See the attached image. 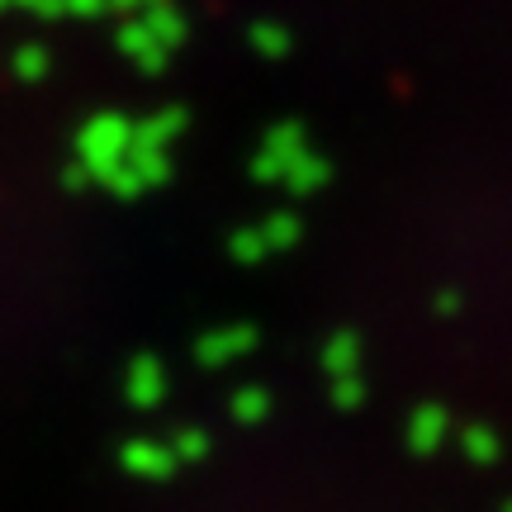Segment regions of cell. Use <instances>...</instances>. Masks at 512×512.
Segmentation results:
<instances>
[{
	"mask_svg": "<svg viewBox=\"0 0 512 512\" xmlns=\"http://www.w3.org/2000/svg\"><path fill=\"white\" fill-rule=\"evenodd\" d=\"M181 133H185V110H162L152 119H143V124H133V138L152 147H171Z\"/></svg>",
	"mask_w": 512,
	"mask_h": 512,
	"instance_id": "obj_8",
	"label": "cell"
},
{
	"mask_svg": "<svg viewBox=\"0 0 512 512\" xmlns=\"http://www.w3.org/2000/svg\"><path fill=\"white\" fill-rule=\"evenodd\" d=\"M328 181H332V162L328 157H323V152H304V157H299V162H294V171L290 176H285V190H290V195H299V200H304V195H318V190H328Z\"/></svg>",
	"mask_w": 512,
	"mask_h": 512,
	"instance_id": "obj_5",
	"label": "cell"
},
{
	"mask_svg": "<svg viewBox=\"0 0 512 512\" xmlns=\"http://www.w3.org/2000/svg\"><path fill=\"white\" fill-rule=\"evenodd\" d=\"M309 152V133H304V124H294V119H285V124L266 128V138H261V147H256L252 157V181H285L294 171V162Z\"/></svg>",
	"mask_w": 512,
	"mask_h": 512,
	"instance_id": "obj_2",
	"label": "cell"
},
{
	"mask_svg": "<svg viewBox=\"0 0 512 512\" xmlns=\"http://www.w3.org/2000/svg\"><path fill=\"white\" fill-rule=\"evenodd\" d=\"M252 342H256V328L238 323V328L209 332L200 347H195V356H200L204 366H223V361H233V356H242V351H252Z\"/></svg>",
	"mask_w": 512,
	"mask_h": 512,
	"instance_id": "obj_4",
	"label": "cell"
},
{
	"mask_svg": "<svg viewBox=\"0 0 512 512\" xmlns=\"http://www.w3.org/2000/svg\"><path fill=\"white\" fill-rule=\"evenodd\" d=\"M0 10H10V0H0Z\"/></svg>",
	"mask_w": 512,
	"mask_h": 512,
	"instance_id": "obj_22",
	"label": "cell"
},
{
	"mask_svg": "<svg viewBox=\"0 0 512 512\" xmlns=\"http://www.w3.org/2000/svg\"><path fill=\"white\" fill-rule=\"evenodd\" d=\"M128 394L143 399V403L162 394V366H157L152 356H138V361H133V384H128Z\"/></svg>",
	"mask_w": 512,
	"mask_h": 512,
	"instance_id": "obj_13",
	"label": "cell"
},
{
	"mask_svg": "<svg viewBox=\"0 0 512 512\" xmlns=\"http://www.w3.org/2000/svg\"><path fill=\"white\" fill-rule=\"evenodd\" d=\"M238 408H242V413H256V408H261V394H242Z\"/></svg>",
	"mask_w": 512,
	"mask_h": 512,
	"instance_id": "obj_21",
	"label": "cell"
},
{
	"mask_svg": "<svg viewBox=\"0 0 512 512\" xmlns=\"http://www.w3.org/2000/svg\"><path fill=\"white\" fill-rule=\"evenodd\" d=\"M128 162H133V171L147 181V190H157V185L171 181V147H152V143H138V138H133Z\"/></svg>",
	"mask_w": 512,
	"mask_h": 512,
	"instance_id": "obj_6",
	"label": "cell"
},
{
	"mask_svg": "<svg viewBox=\"0 0 512 512\" xmlns=\"http://www.w3.org/2000/svg\"><path fill=\"white\" fill-rule=\"evenodd\" d=\"M261 233L271 242V252H290V247H299V238H304V223H299V214L280 209V214H266V219H261Z\"/></svg>",
	"mask_w": 512,
	"mask_h": 512,
	"instance_id": "obj_10",
	"label": "cell"
},
{
	"mask_svg": "<svg viewBox=\"0 0 512 512\" xmlns=\"http://www.w3.org/2000/svg\"><path fill=\"white\" fill-rule=\"evenodd\" d=\"M114 43H119V53L138 67V72H147V76H157L166 67V57H171V48H162V38L147 29L143 19H128L124 29L114 34Z\"/></svg>",
	"mask_w": 512,
	"mask_h": 512,
	"instance_id": "obj_3",
	"label": "cell"
},
{
	"mask_svg": "<svg viewBox=\"0 0 512 512\" xmlns=\"http://www.w3.org/2000/svg\"><path fill=\"white\" fill-rule=\"evenodd\" d=\"M67 5V15H81V19H95L110 10V0H62Z\"/></svg>",
	"mask_w": 512,
	"mask_h": 512,
	"instance_id": "obj_17",
	"label": "cell"
},
{
	"mask_svg": "<svg viewBox=\"0 0 512 512\" xmlns=\"http://www.w3.org/2000/svg\"><path fill=\"white\" fill-rule=\"evenodd\" d=\"M128 152H133V124L114 110L86 119V128L76 133V162L91 171L95 185L105 181L119 162H128Z\"/></svg>",
	"mask_w": 512,
	"mask_h": 512,
	"instance_id": "obj_1",
	"label": "cell"
},
{
	"mask_svg": "<svg viewBox=\"0 0 512 512\" xmlns=\"http://www.w3.org/2000/svg\"><path fill=\"white\" fill-rule=\"evenodd\" d=\"M323 361H328L332 370H337V366H351V361H356V337H351V332H342V337H332L328 351H323Z\"/></svg>",
	"mask_w": 512,
	"mask_h": 512,
	"instance_id": "obj_15",
	"label": "cell"
},
{
	"mask_svg": "<svg viewBox=\"0 0 512 512\" xmlns=\"http://www.w3.org/2000/svg\"><path fill=\"white\" fill-rule=\"evenodd\" d=\"M10 5H19V10H29V15H43V19L67 15V5H62V0H10Z\"/></svg>",
	"mask_w": 512,
	"mask_h": 512,
	"instance_id": "obj_16",
	"label": "cell"
},
{
	"mask_svg": "<svg viewBox=\"0 0 512 512\" xmlns=\"http://www.w3.org/2000/svg\"><path fill=\"white\" fill-rule=\"evenodd\" d=\"M228 256H233L238 266H261V261L271 256V242H266V233H261V223L233 228V233H228Z\"/></svg>",
	"mask_w": 512,
	"mask_h": 512,
	"instance_id": "obj_9",
	"label": "cell"
},
{
	"mask_svg": "<svg viewBox=\"0 0 512 512\" xmlns=\"http://www.w3.org/2000/svg\"><path fill=\"white\" fill-rule=\"evenodd\" d=\"M100 190H110V195H119V200H138V195L147 190V181L133 171V162H119L110 176L100 181Z\"/></svg>",
	"mask_w": 512,
	"mask_h": 512,
	"instance_id": "obj_14",
	"label": "cell"
},
{
	"mask_svg": "<svg viewBox=\"0 0 512 512\" xmlns=\"http://www.w3.org/2000/svg\"><path fill=\"white\" fill-rule=\"evenodd\" d=\"M247 43H252L261 57H285L290 53V29H280V24H266V19H261V24L247 29Z\"/></svg>",
	"mask_w": 512,
	"mask_h": 512,
	"instance_id": "obj_12",
	"label": "cell"
},
{
	"mask_svg": "<svg viewBox=\"0 0 512 512\" xmlns=\"http://www.w3.org/2000/svg\"><path fill=\"white\" fill-rule=\"evenodd\" d=\"M460 309V294L456 290H441L437 294V313H456Z\"/></svg>",
	"mask_w": 512,
	"mask_h": 512,
	"instance_id": "obj_20",
	"label": "cell"
},
{
	"mask_svg": "<svg viewBox=\"0 0 512 512\" xmlns=\"http://www.w3.org/2000/svg\"><path fill=\"white\" fill-rule=\"evenodd\" d=\"M48 67H53V57H48L43 43H24V48H15V57H10V72H15V81H24V86L43 81Z\"/></svg>",
	"mask_w": 512,
	"mask_h": 512,
	"instance_id": "obj_11",
	"label": "cell"
},
{
	"mask_svg": "<svg viewBox=\"0 0 512 512\" xmlns=\"http://www.w3.org/2000/svg\"><path fill=\"white\" fill-rule=\"evenodd\" d=\"M62 185H67V190H91L95 176H91V171H86L81 162H72L67 171H62Z\"/></svg>",
	"mask_w": 512,
	"mask_h": 512,
	"instance_id": "obj_18",
	"label": "cell"
},
{
	"mask_svg": "<svg viewBox=\"0 0 512 512\" xmlns=\"http://www.w3.org/2000/svg\"><path fill=\"white\" fill-rule=\"evenodd\" d=\"M143 24L157 38H162V48H171V53H176L185 38H190V24H185V15L176 10V5H171V0H166V5H152V10H143Z\"/></svg>",
	"mask_w": 512,
	"mask_h": 512,
	"instance_id": "obj_7",
	"label": "cell"
},
{
	"mask_svg": "<svg viewBox=\"0 0 512 512\" xmlns=\"http://www.w3.org/2000/svg\"><path fill=\"white\" fill-rule=\"evenodd\" d=\"M152 5H166V0H110V10H152Z\"/></svg>",
	"mask_w": 512,
	"mask_h": 512,
	"instance_id": "obj_19",
	"label": "cell"
}]
</instances>
